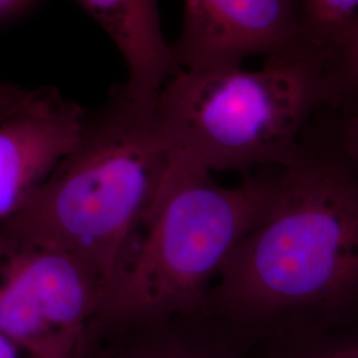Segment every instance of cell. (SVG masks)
I'll use <instances>...</instances> for the list:
<instances>
[{
	"label": "cell",
	"instance_id": "1",
	"mask_svg": "<svg viewBox=\"0 0 358 358\" xmlns=\"http://www.w3.org/2000/svg\"><path fill=\"white\" fill-rule=\"evenodd\" d=\"M278 170L267 215L222 269L208 308L263 341L358 324V173L322 109Z\"/></svg>",
	"mask_w": 358,
	"mask_h": 358
},
{
	"label": "cell",
	"instance_id": "2",
	"mask_svg": "<svg viewBox=\"0 0 358 358\" xmlns=\"http://www.w3.org/2000/svg\"><path fill=\"white\" fill-rule=\"evenodd\" d=\"M155 96L115 85L87 109L75 146L36 195L4 219L62 244L99 276L106 296L173 157Z\"/></svg>",
	"mask_w": 358,
	"mask_h": 358
},
{
	"label": "cell",
	"instance_id": "3",
	"mask_svg": "<svg viewBox=\"0 0 358 358\" xmlns=\"http://www.w3.org/2000/svg\"><path fill=\"white\" fill-rule=\"evenodd\" d=\"M324 63L325 51L308 45L267 57L259 71L183 69L155 96L164 137L210 173L288 165L327 108Z\"/></svg>",
	"mask_w": 358,
	"mask_h": 358
},
{
	"label": "cell",
	"instance_id": "4",
	"mask_svg": "<svg viewBox=\"0 0 358 358\" xmlns=\"http://www.w3.org/2000/svg\"><path fill=\"white\" fill-rule=\"evenodd\" d=\"M276 166L222 186L213 173L173 153L162 187L105 299L103 313L143 316L208 307L222 269L267 215Z\"/></svg>",
	"mask_w": 358,
	"mask_h": 358
},
{
	"label": "cell",
	"instance_id": "5",
	"mask_svg": "<svg viewBox=\"0 0 358 358\" xmlns=\"http://www.w3.org/2000/svg\"><path fill=\"white\" fill-rule=\"evenodd\" d=\"M106 288L51 238L0 222V332L40 358H78Z\"/></svg>",
	"mask_w": 358,
	"mask_h": 358
},
{
	"label": "cell",
	"instance_id": "6",
	"mask_svg": "<svg viewBox=\"0 0 358 358\" xmlns=\"http://www.w3.org/2000/svg\"><path fill=\"white\" fill-rule=\"evenodd\" d=\"M308 45L301 0H183L173 51L185 71L238 66Z\"/></svg>",
	"mask_w": 358,
	"mask_h": 358
},
{
	"label": "cell",
	"instance_id": "7",
	"mask_svg": "<svg viewBox=\"0 0 358 358\" xmlns=\"http://www.w3.org/2000/svg\"><path fill=\"white\" fill-rule=\"evenodd\" d=\"M85 112L59 90L38 88L0 117V222L23 210L72 150Z\"/></svg>",
	"mask_w": 358,
	"mask_h": 358
},
{
	"label": "cell",
	"instance_id": "8",
	"mask_svg": "<svg viewBox=\"0 0 358 358\" xmlns=\"http://www.w3.org/2000/svg\"><path fill=\"white\" fill-rule=\"evenodd\" d=\"M78 358H259L257 341L206 307L143 316L101 313Z\"/></svg>",
	"mask_w": 358,
	"mask_h": 358
},
{
	"label": "cell",
	"instance_id": "9",
	"mask_svg": "<svg viewBox=\"0 0 358 358\" xmlns=\"http://www.w3.org/2000/svg\"><path fill=\"white\" fill-rule=\"evenodd\" d=\"M113 40L128 68L124 83L138 96H154L182 66L164 35L158 0H78Z\"/></svg>",
	"mask_w": 358,
	"mask_h": 358
},
{
	"label": "cell",
	"instance_id": "10",
	"mask_svg": "<svg viewBox=\"0 0 358 358\" xmlns=\"http://www.w3.org/2000/svg\"><path fill=\"white\" fill-rule=\"evenodd\" d=\"M324 83L327 109L358 113V13L325 50Z\"/></svg>",
	"mask_w": 358,
	"mask_h": 358
},
{
	"label": "cell",
	"instance_id": "11",
	"mask_svg": "<svg viewBox=\"0 0 358 358\" xmlns=\"http://www.w3.org/2000/svg\"><path fill=\"white\" fill-rule=\"evenodd\" d=\"M259 358H358V324L257 341Z\"/></svg>",
	"mask_w": 358,
	"mask_h": 358
},
{
	"label": "cell",
	"instance_id": "12",
	"mask_svg": "<svg viewBox=\"0 0 358 358\" xmlns=\"http://www.w3.org/2000/svg\"><path fill=\"white\" fill-rule=\"evenodd\" d=\"M303 28L309 43L322 48L358 13V0H301Z\"/></svg>",
	"mask_w": 358,
	"mask_h": 358
},
{
	"label": "cell",
	"instance_id": "13",
	"mask_svg": "<svg viewBox=\"0 0 358 358\" xmlns=\"http://www.w3.org/2000/svg\"><path fill=\"white\" fill-rule=\"evenodd\" d=\"M336 115L341 146L358 173V113Z\"/></svg>",
	"mask_w": 358,
	"mask_h": 358
},
{
	"label": "cell",
	"instance_id": "14",
	"mask_svg": "<svg viewBox=\"0 0 358 358\" xmlns=\"http://www.w3.org/2000/svg\"><path fill=\"white\" fill-rule=\"evenodd\" d=\"M0 358H40L34 352L0 332Z\"/></svg>",
	"mask_w": 358,
	"mask_h": 358
},
{
	"label": "cell",
	"instance_id": "15",
	"mask_svg": "<svg viewBox=\"0 0 358 358\" xmlns=\"http://www.w3.org/2000/svg\"><path fill=\"white\" fill-rule=\"evenodd\" d=\"M32 0H0V20L20 13L31 4Z\"/></svg>",
	"mask_w": 358,
	"mask_h": 358
},
{
	"label": "cell",
	"instance_id": "16",
	"mask_svg": "<svg viewBox=\"0 0 358 358\" xmlns=\"http://www.w3.org/2000/svg\"><path fill=\"white\" fill-rule=\"evenodd\" d=\"M13 85L10 84H4V83H0V97H3L4 94H7L10 90H13Z\"/></svg>",
	"mask_w": 358,
	"mask_h": 358
},
{
	"label": "cell",
	"instance_id": "17",
	"mask_svg": "<svg viewBox=\"0 0 358 358\" xmlns=\"http://www.w3.org/2000/svg\"><path fill=\"white\" fill-rule=\"evenodd\" d=\"M7 110H8V105L6 103H3V101H0V117L4 115Z\"/></svg>",
	"mask_w": 358,
	"mask_h": 358
}]
</instances>
